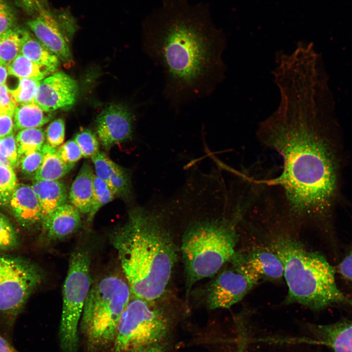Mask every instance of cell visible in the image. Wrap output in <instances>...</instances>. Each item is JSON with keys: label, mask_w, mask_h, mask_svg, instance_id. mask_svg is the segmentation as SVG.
Returning a JSON list of instances; mask_svg holds the SVG:
<instances>
[{"label": "cell", "mask_w": 352, "mask_h": 352, "mask_svg": "<svg viewBox=\"0 0 352 352\" xmlns=\"http://www.w3.org/2000/svg\"><path fill=\"white\" fill-rule=\"evenodd\" d=\"M277 109L259 123L260 141L281 156L283 168L271 184L280 188L286 220L300 223L329 215L337 189L334 156L324 133L330 107L313 91H281Z\"/></svg>", "instance_id": "6da1fadb"}, {"label": "cell", "mask_w": 352, "mask_h": 352, "mask_svg": "<svg viewBox=\"0 0 352 352\" xmlns=\"http://www.w3.org/2000/svg\"><path fill=\"white\" fill-rule=\"evenodd\" d=\"M143 44L163 73V94L176 111L210 96L225 78L226 37L207 4L163 0L145 19Z\"/></svg>", "instance_id": "7a4b0ae2"}, {"label": "cell", "mask_w": 352, "mask_h": 352, "mask_svg": "<svg viewBox=\"0 0 352 352\" xmlns=\"http://www.w3.org/2000/svg\"><path fill=\"white\" fill-rule=\"evenodd\" d=\"M165 211L137 207L111 236L132 295L155 300L166 291L178 248Z\"/></svg>", "instance_id": "3957f363"}, {"label": "cell", "mask_w": 352, "mask_h": 352, "mask_svg": "<svg viewBox=\"0 0 352 352\" xmlns=\"http://www.w3.org/2000/svg\"><path fill=\"white\" fill-rule=\"evenodd\" d=\"M270 247L283 264L288 288L286 304H297L315 310L334 305L352 307V299L338 287L335 267L324 256L308 250L287 234L276 236Z\"/></svg>", "instance_id": "277c9868"}, {"label": "cell", "mask_w": 352, "mask_h": 352, "mask_svg": "<svg viewBox=\"0 0 352 352\" xmlns=\"http://www.w3.org/2000/svg\"><path fill=\"white\" fill-rule=\"evenodd\" d=\"M244 215L243 205L237 203L231 216L198 218L187 226L181 245L187 301L196 283L213 277L235 254L237 225Z\"/></svg>", "instance_id": "5b68a950"}, {"label": "cell", "mask_w": 352, "mask_h": 352, "mask_svg": "<svg viewBox=\"0 0 352 352\" xmlns=\"http://www.w3.org/2000/svg\"><path fill=\"white\" fill-rule=\"evenodd\" d=\"M160 299L132 295L117 325L115 352H166L173 318Z\"/></svg>", "instance_id": "8992f818"}, {"label": "cell", "mask_w": 352, "mask_h": 352, "mask_svg": "<svg viewBox=\"0 0 352 352\" xmlns=\"http://www.w3.org/2000/svg\"><path fill=\"white\" fill-rule=\"evenodd\" d=\"M132 296L126 279L110 275L92 284L81 318V330L90 348L113 343L119 320Z\"/></svg>", "instance_id": "52a82bcc"}, {"label": "cell", "mask_w": 352, "mask_h": 352, "mask_svg": "<svg viewBox=\"0 0 352 352\" xmlns=\"http://www.w3.org/2000/svg\"><path fill=\"white\" fill-rule=\"evenodd\" d=\"M92 284L89 253L78 249L70 255L63 288L59 338L63 352H77L78 324Z\"/></svg>", "instance_id": "ba28073f"}, {"label": "cell", "mask_w": 352, "mask_h": 352, "mask_svg": "<svg viewBox=\"0 0 352 352\" xmlns=\"http://www.w3.org/2000/svg\"><path fill=\"white\" fill-rule=\"evenodd\" d=\"M43 274L34 263L20 257L0 255V318L8 339L15 320Z\"/></svg>", "instance_id": "9c48e42d"}, {"label": "cell", "mask_w": 352, "mask_h": 352, "mask_svg": "<svg viewBox=\"0 0 352 352\" xmlns=\"http://www.w3.org/2000/svg\"><path fill=\"white\" fill-rule=\"evenodd\" d=\"M202 289L203 302L210 309L229 308L258 283L260 276L236 252Z\"/></svg>", "instance_id": "30bf717a"}, {"label": "cell", "mask_w": 352, "mask_h": 352, "mask_svg": "<svg viewBox=\"0 0 352 352\" xmlns=\"http://www.w3.org/2000/svg\"><path fill=\"white\" fill-rule=\"evenodd\" d=\"M27 26L36 38L66 65L72 60L68 38L72 36L75 23L66 11L44 9L29 21Z\"/></svg>", "instance_id": "8fae6325"}, {"label": "cell", "mask_w": 352, "mask_h": 352, "mask_svg": "<svg viewBox=\"0 0 352 352\" xmlns=\"http://www.w3.org/2000/svg\"><path fill=\"white\" fill-rule=\"evenodd\" d=\"M135 115L130 108L113 104L98 114L96 132L102 146L110 150L115 144L130 139L132 135Z\"/></svg>", "instance_id": "7c38bea8"}, {"label": "cell", "mask_w": 352, "mask_h": 352, "mask_svg": "<svg viewBox=\"0 0 352 352\" xmlns=\"http://www.w3.org/2000/svg\"><path fill=\"white\" fill-rule=\"evenodd\" d=\"M78 86L63 72H56L42 80L34 100L46 112L70 108L76 102Z\"/></svg>", "instance_id": "4fadbf2b"}, {"label": "cell", "mask_w": 352, "mask_h": 352, "mask_svg": "<svg viewBox=\"0 0 352 352\" xmlns=\"http://www.w3.org/2000/svg\"><path fill=\"white\" fill-rule=\"evenodd\" d=\"M91 158L95 175L108 185L115 197L130 200L132 188L129 172L102 152L99 151Z\"/></svg>", "instance_id": "5bb4252c"}, {"label": "cell", "mask_w": 352, "mask_h": 352, "mask_svg": "<svg viewBox=\"0 0 352 352\" xmlns=\"http://www.w3.org/2000/svg\"><path fill=\"white\" fill-rule=\"evenodd\" d=\"M81 213L71 204L65 203L44 219L43 230L50 241L63 240L75 233L82 224Z\"/></svg>", "instance_id": "9a60e30c"}, {"label": "cell", "mask_w": 352, "mask_h": 352, "mask_svg": "<svg viewBox=\"0 0 352 352\" xmlns=\"http://www.w3.org/2000/svg\"><path fill=\"white\" fill-rule=\"evenodd\" d=\"M9 203L14 217L22 225L29 226L41 222V208L32 186L18 184Z\"/></svg>", "instance_id": "2e32d148"}, {"label": "cell", "mask_w": 352, "mask_h": 352, "mask_svg": "<svg viewBox=\"0 0 352 352\" xmlns=\"http://www.w3.org/2000/svg\"><path fill=\"white\" fill-rule=\"evenodd\" d=\"M236 254L259 275L261 279L275 281L284 277L283 264L270 247L254 248L247 252H236Z\"/></svg>", "instance_id": "e0dca14e"}, {"label": "cell", "mask_w": 352, "mask_h": 352, "mask_svg": "<svg viewBox=\"0 0 352 352\" xmlns=\"http://www.w3.org/2000/svg\"><path fill=\"white\" fill-rule=\"evenodd\" d=\"M308 330L316 341L334 352H352V321L309 325Z\"/></svg>", "instance_id": "ac0fdd59"}, {"label": "cell", "mask_w": 352, "mask_h": 352, "mask_svg": "<svg viewBox=\"0 0 352 352\" xmlns=\"http://www.w3.org/2000/svg\"><path fill=\"white\" fill-rule=\"evenodd\" d=\"M94 174L90 164L84 162L70 188L71 204L82 214L88 215L91 209Z\"/></svg>", "instance_id": "d6986e66"}, {"label": "cell", "mask_w": 352, "mask_h": 352, "mask_svg": "<svg viewBox=\"0 0 352 352\" xmlns=\"http://www.w3.org/2000/svg\"><path fill=\"white\" fill-rule=\"evenodd\" d=\"M31 186L40 205L42 220L66 203L68 197L67 190L65 185L58 180H34Z\"/></svg>", "instance_id": "ffe728a7"}, {"label": "cell", "mask_w": 352, "mask_h": 352, "mask_svg": "<svg viewBox=\"0 0 352 352\" xmlns=\"http://www.w3.org/2000/svg\"><path fill=\"white\" fill-rule=\"evenodd\" d=\"M20 52L35 64L44 67L51 73L58 68L59 58L49 50L29 31L20 29Z\"/></svg>", "instance_id": "44dd1931"}, {"label": "cell", "mask_w": 352, "mask_h": 352, "mask_svg": "<svg viewBox=\"0 0 352 352\" xmlns=\"http://www.w3.org/2000/svg\"><path fill=\"white\" fill-rule=\"evenodd\" d=\"M42 165L33 177L34 180H57L66 175L74 166L65 162L56 148L44 144Z\"/></svg>", "instance_id": "7402d4cb"}, {"label": "cell", "mask_w": 352, "mask_h": 352, "mask_svg": "<svg viewBox=\"0 0 352 352\" xmlns=\"http://www.w3.org/2000/svg\"><path fill=\"white\" fill-rule=\"evenodd\" d=\"M53 116L52 112L45 111L34 102L18 105L14 114V130L40 128Z\"/></svg>", "instance_id": "603a6c76"}, {"label": "cell", "mask_w": 352, "mask_h": 352, "mask_svg": "<svg viewBox=\"0 0 352 352\" xmlns=\"http://www.w3.org/2000/svg\"><path fill=\"white\" fill-rule=\"evenodd\" d=\"M8 74L19 79L31 78L42 81L51 72L20 54L7 67Z\"/></svg>", "instance_id": "cb8c5ba5"}, {"label": "cell", "mask_w": 352, "mask_h": 352, "mask_svg": "<svg viewBox=\"0 0 352 352\" xmlns=\"http://www.w3.org/2000/svg\"><path fill=\"white\" fill-rule=\"evenodd\" d=\"M45 139V133L40 128L20 131L16 136L20 159L35 151L41 150Z\"/></svg>", "instance_id": "d4e9b609"}, {"label": "cell", "mask_w": 352, "mask_h": 352, "mask_svg": "<svg viewBox=\"0 0 352 352\" xmlns=\"http://www.w3.org/2000/svg\"><path fill=\"white\" fill-rule=\"evenodd\" d=\"M20 29L14 27L3 34L0 40V64L7 67L21 53Z\"/></svg>", "instance_id": "484cf974"}, {"label": "cell", "mask_w": 352, "mask_h": 352, "mask_svg": "<svg viewBox=\"0 0 352 352\" xmlns=\"http://www.w3.org/2000/svg\"><path fill=\"white\" fill-rule=\"evenodd\" d=\"M115 197L108 185L94 174L91 209L88 215V221L92 220L99 210L112 200Z\"/></svg>", "instance_id": "4316f807"}, {"label": "cell", "mask_w": 352, "mask_h": 352, "mask_svg": "<svg viewBox=\"0 0 352 352\" xmlns=\"http://www.w3.org/2000/svg\"><path fill=\"white\" fill-rule=\"evenodd\" d=\"M19 163L16 137L13 133L0 138V165L14 169Z\"/></svg>", "instance_id": "83f0119b"}, {"label": "cell", "mask_w": 352, "mask_h": 352, "mask_svg": "<svg viewBox=\"0 0 352 352\" xmlns=\"http://www.w3.org/2000/svg\"><path fill=\"white\" fill-rule=\"evenodd\" d=\"M41 81L31 78L20 79L17 87L10 89L18 105L33 102Z\"/></svg>", "instance_id": "f1b7e54d"}, {"label": "cell", "mask_w": 352, "mask_h": 352, "mask_svg": "<svg viewBox=\"0 0 352 352\" xmlns=\"http://www.w3.org/2000/svg\"><path fill=\"white\" fill-rule=\"evenodd\" d=\"M17 184L14 169L0 165V204L9 202Z\"/></svg>", "instance_id": "f546056e"}, {"label": "cell", "mask_w": 352, "mask_h": 352, "mask_svg": "<svg viewBox=\"0 0 352 352\" xmlns=\"http://www.w3.org/2000/svg\"><path fill=\"white\" fill-rule=\"evenodd\" d=\"M74 140L79 146L83 156L91 158L99 152V143L96 134L91 130L85 129L78 132Z\"/></svg>", "instance_id": "4dcf8cb0"}, {"label": "cell", "mask_w": 352, "mask_h": 352, "mask_svg": "<svg viewBox=\"0 0 352 352\" xmlns=\"http://www.w3.org/2000/svg\"><path fill=\"white\" fill-rule=\"evenodd\" d=\"M19 243L16 231L9 220L0 213V251L13 249Z\"/></svg>", "instance_id": "1f68e13d"}, {"label": "cell", "mask_w": 352, "mask_h": 352, "mask_svg": "<svg viewBox=\"0 0 352 352\" xmlns=\"http://www.w3.org/2000/svg\"><path fill=\"white\" fill-rule=\"evenodd\" d=\"M45 133L47 144L55 148L60 146L65 137V124L63 119L58 118L52 121Z\"/></svg>", "instance_id": "d6a6232c"}, {"label": "cell", "mask_w": 352, "mask_h": 352, "mask_svg": "<svg viewBox=\"0 0 352 352\" xmlns=\"http://www.w3.org/2000/svg\"><path fill=\"white\" fill-rule=\"evenodd\" d=\"M43 158L42 149L20 158L19 164L22 173L34 177L42 165Z\"/></svg>", "instance_id": "836d02e7"}, {"label": "cell", "mask_w": 352, "mask_h": 352, "mask_svg": "<svg viewBox=\"0 0 352 352\" xmlns=\"http://www.w3.org/2000/svg\"><path fill=\"white\" fill-rule=\"evenodd\" d=\"M60 155L66 163L75 165L83 156L81 151L74 139L63 144L58 149Z\"/></svg>", "instance_id": "e575fe53"}, {"label": "cell", "mask_w": 352, "mask_h": 352, "mask_svg": "<svg viewBox=\"0 0 352 352\" xmlns=\"http://www.w3.org/2000/svg\"><path fill=\"white\" fill-rule=\"evenodd\" d=\"M15 16L11 7L0 0V36L15 27Z\"/></svg>", "instance_id": "d590c367"}, {"label": "cell", "mask_w": 352, "mask_h": 352, "mask_svg": "<svg viewBox=\"0 0 352 352\" xmlns=\"http://www.w3.org/2000/svg\"><path fill=\"white\" fill-rule=\"evenodd\" d=\"M14 111L0 108V138L13 133Z\"/></svg>", "instance_id": "8d00e7d4"}, {"label": "cell", "mask_w": 352, "mask_h": 352, "mask_svg": "<svg viewBox=\"0 0 352 352\" xmlns=\"http://www.w3.org/2000/svg\"><path fill=\"white\" fill-rule=\"evenodd\" d=\"M16 4L26 13L36 15L48 8L47 0H14Z\"/></svg>", "instance_id": "74e56055"}, {"label": "cell", "mask_w": 352, "mask_h": 352, "mask_svg": "<svg viewBox=\"0 0 352 352\" xmlns=\"http://www.w3.org/2000/svg\"><path fill=\"white\" fill-rule=\"evenodd\" d=\"M338 271L345 280L352 284V245L340 262Z\"/></svg>", "instance_id": "f35d334b"}, {"label": "cell", "mask_w": 352, "mask_h": 352, "mask_svg": "<svg viewBox=\"0 0 352 352\" xmlns=\"http://www.w3.org/2000/svg\"><path fill=\"white\" fill-rule=\"evenodd\" d=\"M18 105L6 84L0 85V108L14 111Z\"/></svg>", "instance_id": "ab89813d"}, {"label": "cell", "mask_w": 352, "mask_h": 352, "mask_svg": "<svg viewBox=\"0 0 352 352\" xmlns=\"http://www.w3.org/2000/svg\"><path fill=\"white\" fill-rule=\"evenodd\" d=\"M239 343L236 352H245L246 345V331L242 323H239Z\"/></svg>", "instance_id": "60d3db41"}, {"label": "cell", "mask_w": 352, "mask_h": 352, "mask_svg": "<svg viewBox=\"0 0 352 352\" xmlns=\"http://www.w3.org/2000/svg\"><path fill=\"white\" fill-rule=\"evenodd\" d=\"M0 352H19L5 337L0 334Z\"/></svg>", "instance_id": "b9f144b4"}, {"label": "cell", "mask_w": 352, "mask_h": 352, "mask_svg": "<svg viewBox=\"0 0 352 352\" xmlns=\"http://www.w3.org/2000/svg\"><path fill=\"white\" fill-rule=\"evenodd\" d=\"M8 74L7 67L0 64V85L6 84Z\"/></svg>", "instance_id": "7bdbcfd3"}, {"label": "cell", "mask_w": 352, "mask_h": 352, "mask_svg": "<svg viewBox=\"0 0 352 352\" xmlns=\"http://www.w3.org/2000/svg\"><path fill=\"white\" fill-rule=\"evenodd\" d=\"M0 37H1V36H0Z\"/></svg>", "instance_id": "ee69618b"}]
</instances>
